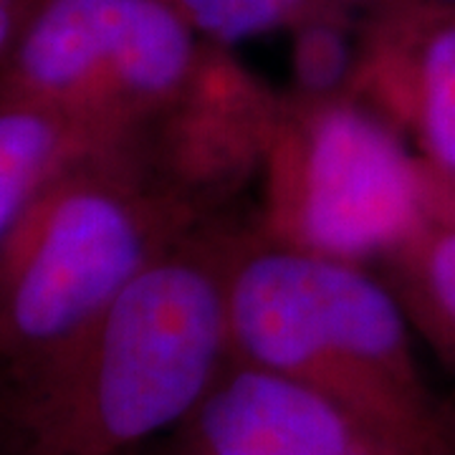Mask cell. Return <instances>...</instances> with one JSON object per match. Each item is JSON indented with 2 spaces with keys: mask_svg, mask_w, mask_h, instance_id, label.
<instances>
[{
  "mask_svg": "<svg viewBox=\"0 0 455 455\" xmlns=\"http://www.w3.org/2000/svg\"><path fill=\"white\" fill-rule=\"evenodd\" d=\"M251 211L196 228L74 341L0 385L5 455H134L185 423L230 359L228 289Z\"/></svg>",
  "mask_w": 455,
  "mask_h": 455,
  "instance_id": "1",
  "label": "cell"
},
{
  "mask_svg": "<svg viewBox=\"0 0 455 455\" xmlns=\"http://www.w3.org/2000/svg\"><path fill=\"white\" fill-rule=\"evenodd\" d=\"M228 211L142 145L76 157L0 243V385L56 357L149 263Z\"/></svg>",
  "mask_w": 455,
  "mask_h": 455,
  "instance_id": "2",
  "label": "cell"
},
{
  "mask_svg": "<svg viewBox=\"0 0 455 455\" xmlns=\"http://www.w3.org/2000/svg\"><path fill=\"white\" fill-rule=\"evenodd\" d=\"M230 357L299 382L420 455H455L412 329L370 266L286 248L248 218L228 289Z\"/></svg>",
  "mask_w": 455,
  "mask_h": 455,
  "instance_id": "3",
  "label": "cell"
},
{
  "mask_svg": "<svg viewBox=\"0 0 455 455\" xmlns=\"http://www.w3.org/2000/svg\"><path fill=\"white\" fill-rule=\"evenodd\" d=\"M170 0H26L0 89L44 101L97 145H167L241 76Z\"/></svg>",
  "mask_w": 455,
  "mask_h": 455,
  "instance_id": "4",
  "label": "cell"
},
{
  "mask_svg": "<svg viewBox=\"0 0 455 455\" xmlns=\"http://www.w3.org/2000/svg\"><path fill=\"white\" fill-rule=\"evenodd\" d=\"M256 182L260 235L370 268L427 218L420 155L362 97L281 92Z\"/></svg>",
  "mask_w": 455,
  "mask_h": 455,
  "instance_id": "5",
  "label": "cell"
},
{
  "mask_svg": "<svg viewBox=\"0 0 455 455\" xmlns=\"http://www.w3.org/2000/svg\"><path fill=\"white\" fill-rule=\"evenodd\" d=\"M170 435L211 455H420L324 395L233 357Z\"/></svg>",
  "mask_w": 455,
  "mask_h": 455,
  "instance_id": "6",
  "label": "cell"
},
{
  "mask_svg": "<svg viewBox=\"0 0 455 455\" xmlns=\"http://www.w3.org/2000/svg\"><path fill=\"white\" fill-rule=\"evenodd\" d=\"M359 97L423 160L455 175V0L370 3Z\"/></svg>",
  "mask_w": 455,
  "mask_h": 455,
  "instance_id": "7",
  "label": "cell"
},
{
  "mask_svg": "<svg viewBox=\"0 0 455 455\" xmlns=\"http://www.w3.org/2000/svg\"><path fill=\"white\" fill-rule=\"evenodd\" d=\"M99 147L64 112L0 89V243L51 180Z\"/></svg>",
  "mask_w": 455,
  "mask_h": 455,
  "instance_id": "8",
  "label": "cell"
},
{
  "mask_svg": "<svg viewBox=\"0 0 455 455\" xmlns=\"http://www.w3.org/2000/svg\"><path fill=\"white\" fill-rule=\"evenodd\" d=\"M372 268L455 379V223L427 215Z\"/></svg>",
  "mask_w": 455,
  "mask_h": 455,
  "instance_id": "9",
  "label": "cell"
},
{
  "mask_svg": "<svg viewBox=\"0 0 455 455\" xmlns=\"http://www.w3.org/2000/svg\"><path fill=\"white\" fill-rule=\"evenodd\" d=\"M286 94L309 101L359 97L362 16H324L291 33Z\"/></svg>",
  "mask_w": 455,
  "mask_h": 455,
  "instance_id": "10",
  "label": "cell"
},
{
  "mask_svg": "<svg viewBox=\"0 0 455 455\" xmlns=\"http://www.w3.org/2000/svg\"><path fill=\"white\" fill-rule=\"evenodd\" d=\"M200 38L233 49L324 16H364L372 0H170Z\"/></svg>",
  "mask_w": 455,
  "mask_h": 455,
  "instance_id": "11",
  "label": "cell"
},
{
  "mask_svg": "<svg viewBox=\"0 0 455 455\" xmlns=\"http://www.w3.org/2000/svg\"><path fill=\"white\" fill-rule=\"evenodd\" d=\"M420 196L425 212L435 220L455 223V175L420 157Z\"/></svg>",
  "mask_w": 455,
  "mask_h": 455,
  "instance_id": "12",
  "label": "cell"
},
{
  "mask_svg": "<svg viewBox=\"0 0 455 455\" xmlns=\"http://www.w3.org/2000/svg\"><path fill=\"white\" fill-rule=\"evenodd\" d=\"M23 5H26V0H0V51L8 46L11 36L16 31Z\"/></svg>",
  "mask_w": 455,
  "mask_h": 455,
  "instance_id": "13",
  "label": "cell"
},
{
  "mask_svg": "<svg viewBox=\"0 0 455 455\" xmlns=\"http://www.w3.org/2000/svg\"><path fill=\"white\" fill-rule=\"evenodd\" d=\"M443 415H445V425H448V435L453 440V448H455V392L451 397H445L443 400Z\"/></svg>",
  "mask_w": 455,
  "mask_h": 455,
  "instance_id": "14",
  "label": "cell"
},
{
  "mask_svg": "<svg viewBox=\"0 0 455 455\" xmlns=\"http://www.w3.org/2000/svg\"><path fill=\"white\" fill-rule=\"evenodd\" d=\"M0 455H5V453H3V451H0Z\"/></svg>",
  "mask_w": 455,
  "mask_h": 455,
  "instance_id": "15",
  "label": "cell"
}]
</instances>
